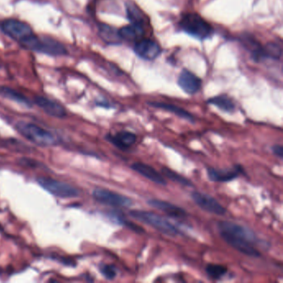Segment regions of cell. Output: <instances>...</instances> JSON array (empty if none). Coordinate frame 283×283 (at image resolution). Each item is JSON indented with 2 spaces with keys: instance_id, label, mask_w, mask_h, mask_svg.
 <instances>
[{
  "instance_id": "cell-1",
  "label": "cell",
  "mask_w": 283,
  "mask_h": 283,
  "mask_svg": "<svg viewBox=\"0 0 283 283\" xmlns=\"http://www.w3.org/2000/svg\"><path fill=\"white\" fill-rule=\"evenodd\" d=\"M19 44L25 49L53 57L67 54V48L62 42H58L52 37H38L35 33L20 42Z\"/></svg>"
},
{
  "instance_id": "cell-2",
  "label": "cell",
  "mask_w": 283,
  "mask_h": 283,
  "mask_svg": "<svg viewBox=\"0 0 283 283\" xmlns=\"http://www.w3.org/2000/svg\"><path fill=\"white\" fill-rule=\"evenodd\" d=\"M16 129L22 136L36 145L52 146L57 143V139L53 134L36 124L20 121L16 125Z\"/></svg>"
},
{
  "instance_id": "cell-3",
  "label": "cell",
  "mask_w": 283,
  "mask_h": 283,
  "mask_svg": "<svg viewBox=\"0 0 283 283\" xmlns=\"http://www.w3.org/2000/svg\"><path fill=\"white\" fill-rule=\"evenodd\" d=\"M130 215L133 219L150 225L158 231L168 236H177L180 234V230L177 229V227H175L167 219L155 213L134 210L130 212Z\"/></svg>"
},
{
  "instance_id": "cell-4",
  "label": "cell",
  "mask_w": 283,
  "mask_h": 283,
  "mask_svg": "<svg viewBox=\"0 0 283 283\" xmlns=\"http://www.w3.org/2000/svg\"><path fill=\"white\" fill-rule=\"evenodd\" d=\"M180 27L188 34L204 40L213 34V27L201 16L197 13H187L180 20Z\"/></svg>"
},
{
  "instance_id": "cell-5",
  "label": "cell",
  "mask_w": 283,
  "mask_h": 283,
  "mask_svg": "<svg viewBox=\"0 0 283 283\" xmlns=\"http://www.w3.org/2000/svg\"><path fill=\"white\" fill-rule=\"evenodd\" d=\"M1 29L7 37L16 42H22L26 38L33 34L34 32L28 23L21 20L9 18L1 23Z\"/></svg>"
},
{
  "instance_id": "cell-6",
  "label": "cell",
  "mask_w": 283,
  "mask_h": 283,
  "mask_svg": "<svg viewBox=\"0 0 283 283\" xmlns=\"http://www.w3.org/2000/svg\"><path fill=\"white\" fill-rule=\"evenodd\" d=\"M37 182L43 189L47 190V192L57 197L68 199V198L77 197L80 195L77 189L69 184L62 182L59 180H53L51 178L42 177L37 180Z\"/></svg>"
},
{
  "instance_id": "cell-7",
  "label": "cell",
  "mask_w": 283,
  "mask_h": 283,
  "mask_svg": "<svg viewBox=\"0 0 283 283\" xmlns=\"http://www.w3.org/2000/svg\"><path fill=\"white\" fill-rule=\"evenodd\" d=\"M92 196L97 202L112 207L129 208L132 206L133 204L131 199L118 193L112 192L111 190L97 189L94 190Z\"/></svg>"
},
{
  "instance_id": "cell-8",
  "label": "cell",
  "mask_w": 283,
  "mask_h": 283,
  "mask_svg": "<svg viewBox=\"0 0 283 283\" xmlns=\"http://www.w3.org/2000/svg\"><path fill=\"white\" fill-rule=\"evenodd\" d=\"M220 235L227 244L244 255L253 258H259L261 255L260 253L254 248L251 242H249L244 238L233 235L226 232H220Z\"/></svg>"
},
{
  "instance_id": "cell-9",
  "label": "cell",
  "mask_w": 283,
  "mask_h": 283,
  "mask_svg": "<svg viewBox=\"0 0 283 283\" xmlns=\"http://www.w3.org/2000/svg\"><path fill=\"white\" fill-rule=\"evenodd\" d=\"M191 198L199 207L206 212L216 215H224L226 213L225 209L214 198L207 194L194 191L191 193Z\"/></svg>"
},
{
  "instance_id": "cell-10",
  "label": "cell",
  "mask_w": 283,
  "mask_h": 283,
  "mask_svg": "<svg viewBox=\"0 0 283 283\" xmlns=\"http://www.w3.org/2000/svg\"><path fill=\"white\" fill-rule=\"evenodd\" d=\"M34 103L42 109L45 113L52 117L63 118L65 116H67V110L65 109L64 106L52 99L42 96H36Z\"/></svg>"
},
{
  "instance_id": "cell-11",
  "label": "cell",
  "mask_w": 283,
  "mask_h": 283,
  "mask_svg": "<svg viewBox=\"0 0 283 283\" xmlns=\"http://www.w3.org/2000/svg\"><path fill=\"white\" fill-rule=\"evenodd\" d=\"M178 84L185 92L189 95H194L200 91L202 81L189 70L183 69L178 78Z\"/></svg>"
},
{
  "instance_id": "cell-12",
  "label": "cell",
  "mask_w": 283,
  "mask_h": 283,
  "mask_svg": "<svg viewBox=\"0 0 283 283\" xmlns=\"http://www.w3.org/2000/svg\"><path fill=\"white\" fill-rule=\"evenodd\" d=\"M136 54L143 59L152 61L159 57L161 49L159 45L152 40L141 39L136 42L134 47Z\"/></svg>"
},
{
  "instance_id": "cell-13",
  "label": "cell",
  "mask_w": 283,
  "mask_h": 283,
  "mask_svg": "<svg viewBox=\"0 0 283 283\" xmlns=\"http://www.w3.org/2000/svg\"><path fill=\"white\" fill-rule=\"evenodd\" d=\"M219 232H226L233 235L244 238L251 242L252 244L257 241V237L254 232L240 224L229 221H221L219 222Z\"/></svg>"
},
{
  "instance_id": "cell-14",
  "label": "cell",
  "mask_w": 283,
  "mask_h": 283,
  "mask_svg": "<svg viewBox=\"0 0 283 283\" xmlns=\"http://www.w3.org/2000/svg\"><path fill=\"white\" fill-rule=\"evenodd\" d=\"M243 173V168L236 165L234 170H217L209 168L207 170L208 177L213 182H229L238 178Z\"/></svg>"
},
{
  "instance_id": "cell-15",
  "label": "cell",
  "mask_w": 283,
  "mask_h": 283,
  "mask_svg": "<svg viewBox=\"0 0 283 283\" xmlns=\"http://www.w3.org/2000/svg\"><path fill=\"white\" fill-rule=\"evenodd\" d=\"M106 139L116 148L121 150H126L136 143L137 137L136 134L130 131H122L117 132L116 135L109 134L106 136Z\"/></svg>"
},
{
  "instance_id": "cell-16",
  "label": "cell",
  "mask_w": 283,
  "mask_h": 283,
  "mask_svg": "<svg viewBox=\"0 0 283 283\" xmlns=\"http://www.w3.org/2000/svg\"><path fill=\"white\" fill-rule=\"evenodd\" d=\"M148 205L157 210H161L163 212L173 218H185L187 216V213L182 208L177 205H173L171 203L166 202L164 200L151 199L147 201Z\"/></svg>"
},
{
  "instance_id": "cell-17",
  "label": "cell",
  "mask_w": 283,
  "mask_h": 283,
  "mask_svg": "<svg viewBox=\"0 0 283 283\" xmlns=\"http://www.w3.org/2000/svg\"><path fill=\"white\" fill-rule=\"evenodd\" d=\"M131 169L155 184L160 185H167L164 176L150 165L143 163H134L133 165H131Z\"/></svg>"
},
{
  "instance_id": "cell-18",
  "label": "cell",
  "mask_w": 283,
  "mask_h": 283,
  "mask_svg": "<svg viewBox=\"0 0 283 283\" xmlns=\"http://www.w3.org/2000/svg\"><path fill=\"white\" fill-rule=\"evenodd\" d=\"M119 33L121 39L127 40V41H139L142 39L145 33L144 25L131 23L119 30Z\"/></svg>"
},
{
  "instance_id": "cell-19",
  "label": "cell",
  "mask_w": 283,
  "mask_h": 283,
  "mask_svg": "<svg viewBox=\"0 0 283 283\" xmlns=\"http://www.w3.org/2000/svg\"><path fill=\"white\" fill-rule=\"evenodd\" d=\"M149 105L155 108L163 109L165 111H170L171 113L175 114L176 116H179L180 118L185 119L186 121H190L194 123L195 122V118L193 116L192 114L185 111V109L181 108L180 106H175L172 104L163 103V102H149Z\"/></svg>"
},
{
  "instance_id": "cell-20",
  "label": "cell",
  "mask_w": 283,
  "mask_h": 283,
  "mask_svg": "<svg viewBox=\"0 0 283 283\" xmlns=\"http://www.w3.org/2000/svg\"><path fill=\"white\" fill-rule=\"evenodd\" d=\"M98 32L101 39L108 44H117L121 42V37L119 30L107 24L99 25Z\"/></svg>"
},
{
  "instance_id": "cell-21",
  "label": "cell",
  "mask_w": 283,
  "mask_h": 283,
  "mask_svg": "<svg viewBox=\"0 0 283 283\" xmlns=\"http://www.w3.org/2000/svg\"><path fill=\"white\" fill-rule=\"evenodd\" d=\"M0 95L5 98L9 99L22 106L31 107L32 102L29 99L26 97L23 94L16 91L14 89L10 88L8 86H0Z\"/></svg>"
},
{
  "instance_id": "cell-22",
  "label": "cell",
  "mask_w": 283,
  "mask_h": 283,
  "mask_svg": "<svg viewBox=\"0 0 283 283\" xmlns=\"http://www.w3.org/2000/svg\"><path fill=\"white\" fill-rule=\"evenodd\" d=\"M208 103L214 105L222 111H226V112H233L235 110V104L234 101H232V99L229 98V96H225V95L214 96L212 98L209 99Z\"/></svg>"
},
{
  "instance_id": "cell-23",
  "label": "cell",
  "mask_w": 283,
  "mask_h": 283,
  "mask_svg": "<svg viewBox=\"0 0 283 283\" xmlns=\"http://www.w3.org/2000/svg\"><path fill=\"white\" fill-rule=\"evenodd\" d=\"M127 17L132 24L144 25V15L138 6L132 1H128L126 3Z\"/></svg>"
},
{
  "instance_id": "cell-24",
  "label": "cell",
  "mask_w": 283,
  "mask_h": 283,
  "mask_svg": "<svg viewBox=\"0 0 283 283\" xmlns=\"http://www.w3.org/2000/svg\"><path fill=\"white\" fill-rule=\"evenodd\" d=\"M162 173L165 177H167L168 179H170L174 182L179 183L180 185H185V186H188V187H192L193 186L191 181L171 170L170 168H162Z\"/></svg>"
},
{
  "instance_id": "cell-25",
  "label": "cell",
  "mask_w": 283,
  "mask_h": 283,
  "mask_svg": "<svg viewBox=\"0 0 283 283\" xmlns=\"http://www.w3.org/2000/svg\"><path fill=\"white\" fill-rule=\"evenodd\" d=\"M205 271L207 273L208 276L210 279H219L226 274L227 269L223 265H219V264H209Z\"/></svg>"
},
{
  "instance_id": "cell-26",
  "label": "cell",
  "mask_w": 283,
  "mask_h": 283,
  "mask_svg": "<svg viewBox=\"0 0 283 283\" xmlns=\"http://www.w3.org/2000/svg\"><path fill=\"white\" fill-rule=\"evenodd\" d=\"M264 53L265 57L279 59L282 56V48L279 44L270 42L264 47Z\"/></svg>"
},
{
  "instance_id": "cell-27",
  "label": "cell",
  "mask_w": 283,
  "mask_h": 283,
  "mask_svg": "<svg viewBox=\"0 0 283 283\" xmlns=\"http://www.w3.org/2000/svg\"><path fill=\"white\" fill-rule=\"evenodd\" d=\"M100 272L106 279L108 280H112L115 279L117 274V270L113 265H109V264H102L100 267Z\"/></svg>"
},
{
  "instance_id": "cell-28",
  "label": "cell",
  "mask_w": 283,
  "mask_h": 283,
  "mask_svg": "<svg viewBox=\"0 0 283 283\" xmlns=\"http://www.w3.org/2000/svg\"><path fill=\"white\" fill-rule=\"evenodd\" d=\"M118 220L121 224L127 227L128 229H131V230L135 232L136 234H143L144 233V229L141 226H139V225H136V224H133V223H131V222L128 221V220H126V219H121V218H119Z\"/></svg>"
},
{
  "instance_id": "cell-29",
  "label": "cell",
  "mask_w": 283,
  "mask_h": 283,
  "mask_svg": "<svg viewBox=\"0 0 283 283\" xmlns=\"http://www.w3.org/2000/svg\"><path fill=\"white\" fill-rule=\"evenodd\" d=\"M273 151H274V155H276L277 157H279V159H283V148L281 145H274L273 147Z\"/></svg>"
}]
</instances>
